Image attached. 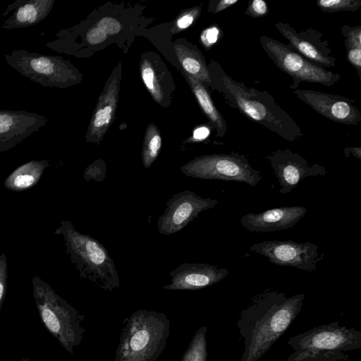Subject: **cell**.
Wrapping results in <instances>:
<instances>
[{
	"label": "cell",
	"mask_w": 361,
	"mask_h": 361,
	"mask_svg": "<svg viewBox=\"0 0 361 361\" xmlns=\"http://www.w3.org/2000/svg\"><path fill=\"white\" fill-rule=\"evenodd\" d=\"M54 0H15L2 13L4 20L1 28L16 30L27 28L44 20L50 13Z\"/></svg>",
	"instance_id": "cell-19"
},
{
	"label": "cell",
	"mask_w": 361,
	"mask_h": 361,
	"mask_svg": "<svg viewBox=\"0 0 361 361\" xmlns=\"http://www.w3.org/2000/svg\"><path fill=\"white\" fill-rule=\"evenodd\" d=\"M228 274L226 268L206 263L180 264L169 275L171 282L163 286L169 290H196L214 285Z\"/></svg>",
	"instance_id": "cell-16"
},
{
	"label": "cell",
	"mask_w": 361,
	"mask_h": 361,
	"mask_svg": "<svg viewBox=\"0 0 361 361\" xmlns=\"http://www.w3.org/2000/svg\"><path fill=\"white\" fill-rule=\"evenodd\" d=\"M8 280V264L4 252L0 255V311L5 299Z\"/></svg>",
	"instance_id": "cell-29"
},
{
	"label": "cell",
	"mask_w": 361,
	"mask_h": 361,
	"mask_svg": "<svg viewBox=\"0 0 361 361\" xmlns=\"http://www.w3.org/2000/svg\"><path fill=\"white\" fill-rule=\"evenodd\" d=\"M4 58L20 74L44 87L65 88L80 80L78 69L61 56L13 49Z\"/></svg>",
	"instance_id": "cell-7"
},
{
	"label": "cell",
	"mask_w": 361,
	"mask_h": 361,
	"mask_svg": "<svg viewBox=\"0 0 361 361\" xmlns=\"http://www.w3.org/2000/svg\"><path fill=\"white\" fill-rule=\"evenodd\" d=\"M207 326L200 327L195 333L181 361H207Z\"/></svg>",
	"instance_id": "cell-25"
},
{
	"label": "cell",
	"mask_w": 361,
	"mask_h": 361,
	"mask_svg": "<svg viewBox=\"0 0 361 361\" xmlns=\"http://www.w3.org/2000/svg\"><path fill=\"white\" fill-rule=\"evenodd\" d=\"M276 30L289 42V46L312 63L326 67L336 66V59L322 34L308 28L298 32L287 23H277Z\"/></svg>",
	"instance_id": "cell-14"
},
{
	"label": "cell",
	"mask_w": 361,
	"mask_h": 361,
	"mask_svg": "<svg viewBox=\"0 0 361 361\" xmlns=\"http://www.w3.org/2000/svg\"><path fill=\"white\" fill-rule=\"evenodd\" d=\"M218 200L204 198L195 192L186 190L173 195L167 202L164 213L159 217L157 228L160 234H174L198 217L199 214L212 208Z\"/></svg>",
	"instance_id": "cell-11"
},
{
	"label": "cell",
	"mask_w": 361,
	"mask_h": 361,
	"mask_svg": "<svg viewBox=\"0 0 361 361\" xmlns=\"http://www.w3.org/2000/svg\"><path fill=\"white\" fill-rule=\"evenodd\" d=\"M208 70L211 85L224 95L231 108L288 141L302 137L300 127L267 91L235 80L216 62H212Z\"/></svg>",
	"instance_id": "cell-2"
},
{
	"label": "cell",
	"mask_w": 361,
	"mask_h": 361,
	"mask_svg": "<svg viewBox=\"0 0 361 361\" xmlns=\"http://www.w3.org/2000/svg\"><path fill=\"white\" fill-rule=\"evenodd\" d=\"M174 49L178 61L186 74L201 82L211 85L208 67L201 52L192 47L176 44Z\"/></svg>",
	"instance_id": "cell-21"
},
{
	"label": "cell",
	"mask_w": 361,
	"mask_h": 361,
	"mask_svg": "<svg viewBox=\"0 0 361 361\" xmlns=\"http://www.w3.org/2000/svg\"><path fill=\"white\" fill-rule=\"evenodd\" d=\"M54 233L63 238L66 254L81 279L110 292L120 286L115 263L103 244L69 221L63 220Z\"/></svg>",
	"instance_id": "cell-3"
},
{
	"label": "cell",
	"mask_w": 361,
	"mask_h": 361,
	"mask_svg": "<svg viewBox=\"0 0 361 361\" xmlns=\"http://www.w3.org/2000/svg\"><path fill=\"white\" fill-rule=\"evenodd\" d=\"M190 87L195 96L202 111L213 123L216 130V135L223 137L227 131V124L214 106L210 95L202 82L195 78L186 74Z\"/></svg>",
	"instance_id": "cell-22"
},
{
	"label": "cell",
	"mask_w": 361,
	"mask_h": 361,
	"mask_svg": "<svg viewBox=\"0 0 361 361\" xmlns=\"http://www.w3.org/2000/svg\"><path fill=\"white\" fill-rule=\"evenodd\" d=\"M210 133V130L207 126H200L193 131L192 138L195 141H202L206 139Z\"/></svg>",
	"instance_id": "cell-37"
},
{
	"label": "cell",
	"mask_w": 361,
	"mask_h": 361,
	"mask_svg": "<svg viewBox=\"0 0 361 361\" xmlns=\"http://www.w3.org/2000/svg\"><path fill=\"white\" fill-rule=\"evenodd\" d=\"M84 179L87 181L93 180L97 182H102L106 177V164L102 160H97L90 164L85 170Z\"/></svg>",
	"instance_id": "cell-28"
},
{
	"label": "cell",
	"mask_w": 361,
	"mask_h": 361,
	"mask_svg": "<svg viewBox=\"0 0 361 361\" xmlns=\"http://www.w3.org/2000/svg\"><path fill=\"white\" fill-rule=\"evenodd\" d=\"M288 343L293 353L286 361H340L361 347V332L334 322L291 337Z\"/></svg>",
	"instance_id": "cell-5"
},
{
	"label": "cell",
	"mask_w": 361,
	"mask_h": 361,
	"mask_svg": "<svg viewBox=\"0 0 361 361\" xmlns=\"http://www.w3.org/2000/svg\"><path fill=\"white\" fill-rule=\"evenodd\" d=\"M307 212L302 206H283L259 213H248L240 219V224L250 232L264 233L290 229Z\"/></svg>",
	"instance_id": "cell-18"
},
{
	"label": "cell",
	"mask_w": 361,
	"mask_h": 361,
	"mask_svg": "<svg viewBox=\"0 0 361 361\" xmlns=\"http://www.w3.org/2000/svg\"><path fill=\"white\" fill-rule=\"evenodd\" d=\"M266 158L279 180L281 194L290 192L307 177H324L327 173L324 166L309 164L301 155L288 149L274 151Z\"/></svg>",
	"instance_id": "cell-12"
},
{
	"label": "cell",
	"mask_w": 361,
	"mask_h": 361,
	"mask_svg": "<svg viewBox=\"0 0 361 361\" xmlns=\"http://www.w3.org/2000/svg\"><path fill=\"white\" fill-rule=\"evenodd\" d=\"M305 294L288 297L276 290L255 296L238 322L244 341L240 361H257L286 332L300 313Z\"/></svg>",
	"instance_id": "cell-1"
},
{
	"label": "cell",
	"mask_w": 361,
	"mask_h": 361,
	"mask_svg": "<svg viewBox=\"0 0 361 361\" xmlns=\"http://www.w3.org/2000/svg\"><path fill=\"white\" fill-rule=\"evenodd\" d=\"M346 50L349 63L355 68L359 78L361 79V49L348 48Z\"/></svg>",
	"instance_id": "cell-34"
},
{
	"label": "cell",
	"mask_w": 361,
	"mask_h": 361,
	"mask_svg": "<svg viewBox=\"0 0 361 361\" xmlns=\"http://www.w3.org/2000/svg\"><path fill=\"white\" fill-rule=\"evenodd\" d=\"M239 0H219L214 2V5L210 8L211 12L214 13H219L226 8L237 4Z\"/></svg>",
	"instance_id": "cell-36"
},
{
	"label": "cell",
	"mask_w": 361,
	"mask_h": 361,
	"mask_svg": "<svg viewBox=\"0 0 361 361\" xmlns=\"http://www.w3.org/2000/svg\"><path fill=\"white\" fill-rule=\"evenodd\" d=\"M32 283L33 298L44 326L66 351L73 354L85 331L84 316L40 277L35 276Z\"/></svg>",
	"instance_id": "cell-6"
},
{
	"label": "cell",
	"mask_w": 361,
	"mask_h": 361,
	"mask_svg": "<svg viewBox=\"0 0 361 361\" xmlns=\"http://www.w3.org/2000/svg\"><path fill=\"white\" fill-rule=\"evenodd\" d=\"M200 8H195L191 11L181 16L176 21V25L180 29H185L188 27L193 23L195 18L198 16L200 13Z\"/></svg>",
	"instance_id": "cell-35"
},
{
	"label": "cell",
	"mask_w": 361,
	"mask_h": 361,
	"mask_svg": "<svg viewBox=\"0 0 361 361\" xmlns=\"http://www.w3.org/2000/svg\"><path fill=\"white\" fill-rule=\"evenodd\" d=\"M342 34L345 38V48L361 49V27H350L344 25L341 27Z\"/></svg>",
	"instance_id": "cell-27"
},
{
	"label": "cell",
	"mask_w": 361,
	"mask_h": 361,
	"mask_svg": "<svg viewBox=\"0 0 361 361\" xmlns=\"http://www.w3.org/2000/svg\"><path fill=\"white\" fill-rule=\"evenodd\" d=\"M188 177L244 183L256 186L262 180L260 172L237 152L212 154L196 157L180 167Z\"/></svg>",
	"instance_id": "cell-8"
},
{
	"label": "cell",
	"mask_w": 361,
	"mask_h": 361,
	"mask_svg": "<svg viewBox=\"0 0 361 361\" xmlns=\"http://www.w3.org/2000/svg\"><path fill=\"white\" fill-rule=\"evenodd\" d=\"M107 35H114L121 30V24L116 19L111 17H104L95 25Z\"/></svg>",
	"instance_id": "cell-30"
},
{
	"label": "cell",
	"mask_w": 361,
	"mask_h": 361,
	"mask_svg": "<svg viewBox=\"0 0 361 361\" xmlns=\"http://www.w3.org/2000/svg\"><path fill=\"white\" fill-rule=\"evenodd\" d=\"M47 122V117L35 112L0 110V153L16 147Z\"/></svg>",
	"instance_id": "cell-15"
},
{
	"label": "cell",
	"mask_w": 361,
	"mask_h": 361,
	"mask_svg": "<svg viewBox=\"0 0 361 361\" xmlns=\"http://www.w3.org/2000/svg\"><path fill=\"white\" fill-rule=\"evenodd\" d=\"M267 13V4L264 0H253L250 1L245 11V15L252 18L264 17Z\"/></svg>",
	"instance_id": "cell-31"
},
{
	"label": "cell",
	"mask_w": 361,
	"mask_h": 361,
	"mask_svg": "<svg viewBox=\"0 0 361 361\" xmlns=\"http://www.w3.org/2000/svg\"><path fill=\"white\" fill-rule=\"evenodd\" d=\"M318 246L310 242L293 240H265L252 245L250 250L269 259V262L281 267L297 268L312 272L323 259L318 253Z\"/></svg>",
	"instance_id": "cell-10"
},
{
	"label": "cell",
	"mask_w": 361,
	"mask_h": 361,
	"mask_svg": "<svg viewBox=\"0 0 361 361\" xmlns=\"http://www.w3.org/2000/svg\"><path fill=\"white\" fill-rule=\"evenodd\" d=\"M293 94L320 115L336 123L357 125L361 113L350 99L322 92L295 90Z\"/></svg>",
	"instance_id": "cell-13"
},
{
	"label": "cell",
	"mask_w": 361,
	"mask_h": 361,
	"mask_svg": "<svg viewBox=\"0 0 361 361\" xmlns=\"http://www.w3.org/2000/svg\"><path fill=\"white\" fill-rule=\"evenodd\" d=\"M345 157L353 155V157L361 159V148L360 147H345L344 149Z\"/></svg>",
	"instance_id": "cell-38"
},
{
	"label": "cell",
	"mask_w": 361,
	"mask_h": 361,
	"mask_svg": "<svg viewBox=\"0 0 361 361\" xmlns=\"http://www.w3.org/2000/svg\"><path fill=\"white\" fill-rule=\"evenodd\" d=\"M120 80L119 64L109 78L98 99L87 128V142L99 144L109 128L116 110Z\"/></svg>",
	"instance_id": "cell-17"
},
{
	"label": "cell",
	"mask_w": 361,
	"mask_h": 361,
	"mask_svg": "<svg viewBox=\"0 0 361 361\" xmlns=\"http://www.w3.org/2000/svg\"><path fill=\"white\" fill-rule=\"evenodd\" d=\"M259 43L275 65L293 78V82L289 86L293 91L302 82L319 83L330 87L341 78L338 73L327 71L312 63L288 44L267 36H261Z\"/></svg>",
	"instance_id": "cell-9"
},
{
	"label": "cell",
	"mask_w": 361,
	"mask_h": 361,
	"mask_svg": "<svg viewBox=\"0 0 361 361\" xmlns=\"http://www.w3.org/2000/svg\"><path fill=\"white\" fill-rule=\"evenodd\" d=\"M106 37L107 35L96 25L89 29L85 35L86 41L92 45L102 43Z\"/></svg>",
	"instance_id": "cell-33"
},
{
	"label": "cell",
	"mask_w": 361,
	"mask_h": 361,
	"mask_svg": "<svg viewBox=\"0 0 361 361\" xmlns=\"http://www.w3.org/2000/svg\"><path fill=\"white\" fill-rule=\"evenodd\" d=\"M49 166L47 159L31 160L13 171L5 179V188L11 191L21 192L34 187L44 171Z\"/></svg>",
	"instance_id": "cell-20"
},
{
	"label": "cell",
	"mask_w": 361,
	"mask_h": 361,
	"mask_svg": "<svg viewBox=\"0 0 361 361\" xmlns=\"http://www.w3.org/2000/svg\"><path fill=\"white\" fill-rule=\"evenodd\" d=\"M317 6L324 12L356 11L361 7L360 0H318Z\"/></svg>",
	"instance_id": "cell-26"
},
{
	"label": "cell",
	"mask_w": 361,
	"mask_h": 361,
	"mask_svg": "<svg viewBox=\"0 0 361 361\" xmlns=\"http://www.w3.org/2000/svg\"><path fill=\"white\" fill-rule=\"evenodd\" d=\"M160 68L155 67L149 59L142 58L140 63V73L143 82L153 99L161 104L165 99V85L159 74Z\"/></svg>",
	"instance_id": "cell-23"
},
{
	"label": "cell",
	"mask_w": 361,
	"mask_h": 361,
	"mask_svg": "<svg viewBox=\"0 0 361 361\" xmlns=\"http://www.w3.org/2000/svg\"><path fill=\"white\" fill-rule=\"evenodd\" d=\"M162 140L158 128L153 123L148 125L143 140L142 161L145 168H149L157 159L161 149Z\"/></svg>",
	"instance_id": "cell-24"
},
{
	"label": "cell",
	"mask_w": 361,
	"mask_h": 361,
	"mask_svg": "<svg viewBox=\"0 0 361 361\" xmlns=\"http://www.w3.org/2000/svg\"><path fill=\"white\" fill-rule=\"evenodd\" d=\"M220 30L216 26H212L204 30L200 37L201 42L207 49L212 47L219 39Z\"/></svg>",
	"instance_id": "cell-32"
},
{
	"label": "cell",
	"mask_w": 361,
	"mask_h": 361,
	"mask_svg": "<svg viewBox=\"0 0 361 361\" xmlns=\"http://www.w3.org/2000/svg\"><path fill=\"white\" fill-rule=\"evenodd\" d=\"M169 330L164 313L136 310L121 330L114 361H156L166 346Z\"/></svg>",
	"instance_id": "cell-4"
}]
</instances>
